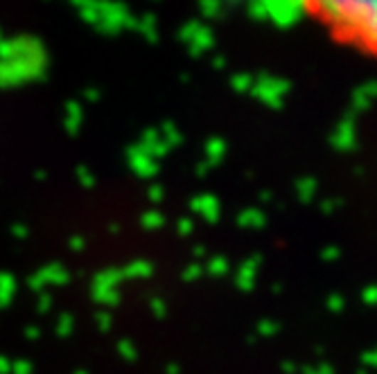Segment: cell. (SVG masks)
I'll return each instance as SVG.
<instances>
[{
    "label": "cell",
    "mask_w": 377,
    "mask_h": 374,
    "mask_svg": "<svg viewBox=\"0 0 377 374\" xmlns=\"http://www.w3.org/2000/svg\"><path fill=\"white\" fill-rule=\"evenodd\" d=\"M307 9L330 23L344 41L357 43L361 50L377 55V0H323L307 5Z\"/></svg>",
    "instance_id": "1"
},
{
    "label": "cell",
    "mask_w": 377,
    "mask_h": 374,
    "mask_svg": "<svg viewBox=\"0 0 377 374\" xmlns=\"http://www.w3.org/2000/svg\"><path fill=\"white\" fill-rule=\"evenodd\" d=\"M253 95L265 102L271 109H280L282 106V100L285 95L290 92V84L285 82V79H278V77H271V75H260L255 79V84L251 88Z\"/></svg>",
    "instance_id": "2"
},
{
    "label": "cell",
    "mask_w": 377,
    "mask_h": 374,
    "mask_svg": "<svg viewBox=\"0 0 377 374\" xmlns=\"http://www.w3.org/2000/svg\"><path fill=\"white\" fill-rule=\"evenodd\" d=\"M267 21L278 25V28H292L309 11L305 3H292V0H267Z\"/></svg>",
    "instance_id": "3"
},
{
    "label": "cell",
    "mask_w": 377,
    "mask_h": 374,
    "mask_svg": "<svg viewBox=\"0 0 377 374\" xmlns=\"http://www.w3.org/2000/svg\"><path fill=\"white\" fill-rule=\"evenodd\" d=\"M355 142H357L355 122H353V117H346L344 122L336 127V131L332 133V144L339 151H350V149H355Z\"/></svg>",
    "instance_id": "4"
},
{
    "label": "cell",
    "mask_w": 377,
    "mask_h": 374,
    "mask_svg": "<svg viewBox=\"0 0 377 374\" xmlns=\"http://www.w3.org/2000/svg\"><path fill=\"white\" fill-rule=\"evenodd\" d=\"M257 266H260V257H249L235 275V284L240 291H251L255 284V277H257Z\"/></svg>",
    "instance_id": "5"
},
{
    "label": "cell",
    "mask_w": 377,
    "mask_h": 374,
    "mask_svg": "<svg viewBox=\"0 0 377 374\" xmlns=\"http://www.w3.org/2000/svg\"><path fill=\"white\" fill-rule=\"evenodd\" d=\"M192 208L197 210L199 215H203L208 221H217L219 215H222V205H219L215 196H197L192 201Z\"/></svg>",
    "instance_id": "6"
},
{
    "label": "cell",
    "mask_w": 377,
    "mask_h": 374,
    "mask_svg": "<svg viewBox=\"0 0 377 374\" xmlns=\"http://www.w3.org/2000/svg\"><path fill=\"white\" fill-rule=\"evenodd\" d=\"M238 223L242 225V228H262V225L267 223V217L262 210L249 208L238 215Z\"/></svg>",
    "instance_id": "7"
},
{
    "label": "cell",
    "mask_w": 377,
    "mask_h": 374,
    "mask_svg": "<svg viewBox=\"0 0 377 374\" xmlns=\"http://www.w3.org/2000/svg\"><path fill=\"white\" fill-rule=\"evenodd\" d=\"M190 41H192V52H194V55H201L203 50L213 48L215 36H213V32L208 30V28H199L197 34H194V36L190 38Z\"/></svg>",
    "instance_id": "8"
},
{
    "label": "cell",
    "mask_w": 377,
    "mask_h": 374,
    "mask_svg": "<svg viewBox=\"0 0 377 374\" xmlns=\"http://www.w3.org/2000/svg\"><path fill=\"white\" fill-rule=\"evenodd\" d=\"M226 154V142L222 138H213L211 142L206 144V156H208V165H219L222 158Z\"/></svg>",
    "instance_id": "9"
},
{
    "label": "cell",
    "mask_w": 377,
    "mask_h": 374,
    "mask_svg": "<svg viewBox=\"0 0 377 374\" xmlns=\"http://www.w3.org/2000/svg\"><path fill=\"white\" fill-rule=\"evenodd\" d=\"M296 194L303 203H309L317 194V181L314 178H301L296 183Z\"/></svg>",
    "instance_id": "10"
},
{
    "label": "cell",
    "mask_w": 377,
    "mask_h": 374,
    "mask_svg": "<svg viewBox=\"0 0 377 374\" xmlns=\"http://www.w3.org/2000/svg\"><path fill=\"white\" fill-rule=\"evenodd\" d=\"M255 84V79L251 75H235L230 79V86L235 92H249Z\"/></svg>",
    "instance_id": "11"
},
{
    "label": "cell",
    "mask_w": 377,
    "mask_h": 374,
    "mask_svg": "<svg viewBox=\"0 0 377 374\" xmlns=\"http://www.w3.org/2000/svg\"><path fill=\"white\" fill-rule=\"evenodd\" d=\"M350 106H353V111L355 113H361V111H366L368 106H371V100L363 95L361 92V88H357L355 92H353V100H350Z\"/></svg>",
    "instance_id": "12"
},
{
    "label": "cell",
    "mask_w": 377,
    "mask_h": 374,
    "mask_svg": "<svg viewBox=\"0 0 377 374\" xmlns=\"http://www.w3.org/2000/svg\"><path fill=\"white\" fill-rule=\"evenodd\" d=\"M208 273H211V275H219V277H222V275H226L228 273V262L224 260V257H213L211 260V264H208Z\"/></svg>",
    "instance_id": "13"
},
{
    "label": "cell",
    "mask_w": 377,
    "mask_h": 374,
    "mask_svg": "<svg viewBox=\"0 0 377 374\" xmlns=\"http://www.w3.org/2000/svg\"><path fill=\"white\" fill-rule=\"evenodd\" d=\"M249 16L253 18V21H267L269 18V9H267V0L265 3H253V5H249Z\"/></svg>",
    "instance_id": "14"
},
{
    "label": "cell",
    "mask_w": 377,
    "mask_h": 374,
    "mask_svg": "<svg viewBox=\"0 0 377 374\" xmlns=\"http://www.w3.org/2000/svg\"><path fill=\"white\" fill-rule=\"evenodd\" d=\"M326 306H328V309H330L332 314H339V311H344V309H346V298H344V296H339V293H334V296H330V298H328Z\"/></svg>",
    "instance_id": "15"
},
{
    "label": "cell",
    "mask_w": 377,
    "mask_h": 374,
    "mask_svg": "<svg viewBox=\"0 0 377 374\" xmlns=\"http://www.w3.org/2000/svg\"><path fill=\"white\" fill-rule=\"evenodd\" d=\"M278 323H274V320H262V323L257 325V333L260 336H274V333H278Z\"/></svg>",
    "instance_id": "16"
},
{
    "label": "cell",
    "mask_w": 377,
    "mask_h": 374,
    "mask_svg": "<svg viewBox=\"0 0 377 374\" xmlns=\"http://www.w3.org/2000/svg\"><path fill=\"white\" fill-rule=\"evenodd\" d=\"M222 9H224L222 3H203L201 5V14L206 18H217L219 14H222Z\"/></svg>",
    "instance_id": "17"
},
{
    "label": "cell",
    "mask_w": 377,
    "mask_h": 374,
    "mask_svg": "<svg viewBox=\"0 0 377 374\" xmlns=\"http://www.w3.org/2000/svg\"><path fill=\"white\" fill-rule=\"evenodd\" d=\"M361 300L368 306H377V287H368L361 291Z\"/></svg>",
    "instance_id": "18"
},
{
    "label": "cell",
    "mask_w": 377,
    "mask_h": 374,
    "mask_svg": "<svg viewBox=\"0 0 377 374\" xmlns=\"http://www.w3.org/2000/svg\"><path fill=\"white\" fill-rule=\"evenodd\" d=\"M303 374H334V372L328 363H321V365H314V368H305Z\"/></svg>",
    "instance_id": "19"
},
{
    "label": "cell",
    "mask_w": 377,
    "mask_h": 374,
    "mask_svg": "<svg viewBox=\"0 0 377 374\" xmlns=\"http://www.w3.org/2000/svg\"><path fill=\"white\" fill-rule=\"evenodd\" d=\"M321 257L326 260V262H334V260H339V257H341V252H339V248L330 246V248H323Z\"/></svg>",
    "instance_id": "20"
},
{
    "label": "cell",
    "mask_w": 377,
    "mask_h": 374,
    "mask_svg": "<svg viewBox=\"0 0 377 374\" xmlns=\"http://www.w3.org/2000/svg\"><path fill=\"white\" fill-rule=\"evenodd\" d=\"M361 92H363V95H366L371 102H373V100H377V82H368V84H363V86H361Z\"/></svg>",
    "instance_id": "21"
},
{
    "label": "cell",
    "mask_w": 377,
    "mask_h": 374,
    "mask_svg": "<svg viewBox=\"0 0 377 374\" xmlns=\"http://www.w3.org/2000/svg\"><path fill=\"white\" fill-rule=\"evenodd\" d=\"M361 363H363V365H368V368H377V347L361 356Z\"/></svg>",
    "instance_id": "22"
},
{
    "label": "cell",
    "mask_w": 377,
    "mask_h": 374,
    "mask_svg": "<svg viewBox=\"0 0 377 374\" xmlns=\"http://www.w3.org/2000/svg\"><path fill=\"white\" fill-rule=\"evenodd\" d=\"M336 205H339V201H336V198H328V201H323V203H321V210L326 212V215H330V212L336 210Z\"/></svg>",
    "instance_id": "23"
},
{
    "label": "cell",
    "mask_w": 377,
    "mask_h": 374,
    "mask_svg": "<svg viewBox=\"0 0 377 374\" xmlns=\"http://www.w3.org/2000/svg\"><path fill=\"white\" fill-rule=\"evenodd\" d=\"M199 28H201L199 23H190L188 28H186L184 32H181V34H184V38H188V41H190V38H192L194 34H197V30H199Z\"/></svg>",
    "instance_id": "24"
},
{
    "label": "cell",
    "mask_w": 377,
    "mask_h": 374,
    "mask_svg": "<svg viewBox=\"0 0 377 374\" xmlns=\"http://www.w3.org/2000/svg\"><path fill=\"white\" fill-rule=\"evenodd\" d=\"M199 275H201V266H190L188 273H186V277H188V279H197Z\"/></svg>",
    "instance_id": "25"
},
{
    "label": "cell",
    "mask_w": 377,
    "mask_h": 374,
    "mask_svg": "<svg viewBox=\"0 0 377 374\" xmlns=\"http://www.w3.org/2000/svg\"><path fill=\"white\" fill-rule=\"evenodd\" d=\"M282 372H285V374H294V372H296V365L292 363V360H285V363H282Z\"/></svg>",
    "instance_id": "26"
},
{
    "label": "cell",
    "mask_w": 377,
    "mask_h": 374,
    "mask_svg": "<svg viewBox=\"0 0 377 374\" xmlns=\"http://www.w3.org/2000/svg\"><path fill=\"white\" fill-rule=\"evenodd\" d=\"M271 198H274V194H271V192H262V194H260V201H262V203H269Z\"/></svg>",
    "instance_id": "27"
},
{
    "label": "cell",
    "mask_w": 377,
    "mask_h": 374,
    "mask_svg": "<svg viewBox=\"0 0 377 374\" xmlns=\"http://www.w3.org/2000/svg\"><path fill=\"white\" fill-rule=\"evenodd\" d=\"M179 228H181V233H190V230H192V223H190V221H184V223L179 225Z\"/></svg>",
    "instance_id": "28"
},
{
    "label": "cell",
    "mask_w": 377,
    "mask_h": 374,
    "mask_svg": "<svg viewBox=\"0 0 377 374\" xmlns=\"http://www.w3.org/2000/svg\"><path fill=\"white\" fill-rule=\"evenodd\" d=\"M224 65H226V59H224V57H217V59H215V68H224Z\"/></svg>",
    "instance_id": "29"
},
{
    "label": "cell",
    "mask_w": 377,
    "mask_h": 374,
    "mask_svg": "<svg viewBox=\"0 0 377 374\" xmlns=\"http://www.w3.org/2000/svg\"><path fill=\"white\" fill-rule=\"evenodd\" d=\"M357 374H368V372H366V370H363V372H361V370H359V372H357Z\"/></svg>",
    "instance_id": "30"
}]
</instances>
